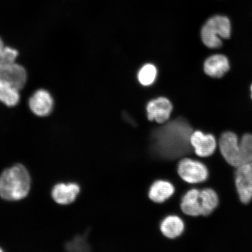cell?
I'll return each instance as SVG.
<instances>
[{"label": "cell", "mask_w": 252, "mask_h": 252, "mask_svg": "<svg viewBox=\"0 0 252 252\" xmlns=\"http://www.w3.org/2000/svg\"><path fill=\"white\" fill-rule=\"evenodd\" d=\"M2 252V250H1V248H0V252Z\"/></svg>", "instance_id": "obj_23"}, {"label": "cell", "mask_w": 252, "mask_h": 252, "mask_svg": "<svg viewBox=\"0 0 252 252\" xmlns=\"http://www.w3.org/2000/svg\"><path fill=\"white\" fill-rule=\"evenodd\" d=\"M175 188L171 183L165 181H158L151 186L149 197L154 202H164L174 193Z\"/></svg>", "instance_id": "obj_14"}, {"label": "cell", "mask_w": 252, "mask_h": 252, "mask_svg": "<svg viewBox=\"0 0 252 252\" xmlns=\"http://www.w3.org/2000/svg\"><path fill=\"white\" fill-rule=\"evenodd\" d=\"M219 146L220 153L229 165L235 168L242 165L239 141L235 134L230 131L222 134Z\"/></svg>", "instance_id": "obj_5"}, {"label": "cell", "mask_w": 252, "mask_h": 252, "mask_svg": "<svg viewBox=\"0 0 252 252\" xmlns=\"http://www.w3.org/2000/svg\"><path fill=\"white\" fill-rule=\"evenodd\" d=\"M18 52L11 47L6 46L0 38V66L5 65L15 62Z\"/></svg>", "instance_id": "obj_20"}, {"label": "cell", "mask_w": 252, "mask_h": 252, "mask_svg": "<svg viewBox=\"0 0 252 252\" xmlns=\"http://www.w3.org/2000/svg\"><path fill=\"white\" fill-rule=\"evenodd\" d=\"M190 143L195 153L201 157L212 156L216 149L217 143L213 135L204 134L200 131L192 133Z\"/></svg>", "instance_id": "obj_10"}, {"label": "cell", "mask_w": 252, "mask_h": 252, "mask_svg": "<svg viewBox=\"0 0 252 252\" xmlns=\"http://www.w3.org/2000/svg\"><path fill=\"white\" fill-rule=\"evenodd\" d=\"M80 191V187L74 183L59 184L53 188L52 196L57 203L67 205L74 202Z\"/></svg>", "instance_id": "obj_11"}, {"label": "cell", "mask_w": 252, "mask_h": 252, "mask_svg": "<svg viewBox=\"0 0 252 252\" xmlns=\"http://www.w3.org/2000/svg\"><path fill=\"white\" fill-rule=\"evenodd\" d=\"M202 216L210 215L219 203L218 195L212 189H205L200 191Z\"/></svg>", "instance_id": "obj_17"}, {"label": "cell", "mask_w": 252, "mask_h": 252, "mask_svg": "<svg viewBox=\"0 0 252 252\" xmlns=\"http://www.w3.org/2000/svg\"><path fill=\"white\" fill-rule=\"evenodd\" d=\"M178 173L183 180L189 184H198L206 181L209 171L203 163L190 159H184L179 162Z\"/></svg>", "instance_id": "obj_4"}, {"label": "cell", "mask_w": 252, "mask_h": 252, "mask_svg": "<svg viewBox=\"0 0 252 252\" xmlns=\"http://www.w3.org/2000/svg\"><path fill=\"white\" fill-rule=\"evenodd\" d=\"M160 231L163 235L170 239H174L182 235L185 225L179 217L169 216L160 223Z\"/></svg>", "instance_id": "obj_15"}, {"label": "cell", "mask_w": 252, "mask_h": 252, "mask_svg": "<svg viewBox=\"0 0 252 252\" xmlns=\"http://www.w3.org/2000/svg\"><path fill=\"white\" fill-rule=\"evenodd\" d=\"M181 206L183 212L187 215L202 216L200 191L194 189L188 191L182 198Z\"/></svg>", "instance_id": "obj_13"}, {"label": "cell", "mask_w": 252, "mask_h": 252, "mask_svg": "<svg viewBox=\"0 0 252 252\" xmlns=\"http://www.w3.org/2000/svg\"><path fill=\"white\" fill-rule=\"evenodd\" d=\"M251 92H252V86L251 88Z\"/></svg>", "instance_id": "obj_22"}, {"label": "cell", "mask_w": 252, "mask_h": 252, "mask_svg": "<svg viewBox=\"0 0 252 252\" xmlns=\"http://www.w3.org/2000/svg\"><path fill=\"white\" fill-rule=\"evenodd\" d=\"M20 100V90L11 84L0 81V102L8 107H14L18 105Z\"/></svg>", "instance_id": "obj_16"}, {"label": "cell", "mask_w": 252, "mask_h": 252, "mask_svg": "<svg viewBox=\"0 0 252 252\" xmlns=\"http://www.w3.org/2000/svg\"><path fill=\"white\" fill-rule=\"evenodd\" d=\"M172 109V103L165 97L153 99L147 106L148 119L158 124H164L171 116Z\"/></svg>", "instance_id": "obj_9"}, {"label": "cell", "mask_w": 252, "mask_h": 252, "mask_svg": "<svg viewBox=\"0 0 252 252\" xmlns=\"http://www.w3.org/2000/svg\"><path fill=\"white\" fill-rule=\"evenodd\" d=\"M157 70L155 65L151 64L144 65L138 74V80L144 86H149L155 81Z\"/></svg>", "instance_id": "obj_18"}, {"label": "cell", "mask_w": 252, "mask_h": 252, "mask_svg": "<svg viewBox=\"0 0 252 252\" xmlns=\"http://www.w3.org/2000/svg\"><path fill=\"white\" fill-rule=\"evenodd\" d=\"M27 72L25 68L17 63L0 66V81L5 82L21 90L27 81Z\"/></svg>", "instance_id": "obj_8"}, {"label": "cell", "mask_w": 252, "mask_h": 252, "mask_svg": "<svg viewBox=\"0 0 252 252\" xmlns=\"http://www.w3.org/2000/svg\"><path fill=\"white\" fill-rule=\"evenodd\" d=\"M242 165L252 162V135L247 134L243 135L239 141Z\"/></svg>", "instance_id": "obj_19"}, {"label": "cell", "mask_w": 252, "mask_h": 252, "mask_svg": "<svg viewBox=\"0 0 252 252\" xmlns=\"http://www.w3.org/2000/svg\"><path fill=\"white\" fill-rule=\"evenodd\" d=\"M31 176L21 164L5 169L0 176V196L8 201L23 199L29 193Z\"/></svg>", "instance_id": "obj_2"}, {"label": "cell", "mask_w": 252, "mask_h": 252, "mask_svg": "<svg viewBox=\"0 0 252 252\" xmlns=\"http://www.w3.org/2000/svg\"><path fill=\"white\" fill-rule=\"evenodd\" d=\"M235 185L241 202L250 203L252 199V162L236 168Z\"/></svg>", "instance_id": "obj_6"}, {"label": "cell", "mask_w": 252, "mask_h": 252, "mask_svg": "<svg viewBox=\"0 0 252 252\" xmlns=\"http://www.w3.org/2000/svg\"><path fill=\"white\" fill-rule=\"evenodd\" d=\"M67 248L70 251H86L89 249L86 239L82 236L74 239L73 241L67 245Z\"/></svg>", "instance_id": "obj_21"}, {"label": "cell", "mask_w": 252, "mask_h": 252, "mask_svg": "<svg viewBox=\"0 0 252 252\" xmlns=\"http://www.w3.org/2000/svg\"><path fill=\"white\" fill-rule=\"evenodd\" d=\"M28 104L32 112L39 117L49 115L54 108L52 94L44 89L35 91L30 97Z\"/></svg>", "instance_id": "obj_7"}, {"label": "cell", "mask_w": 252, "mask_h": 252, "mask_svg": "<svg viewBox=\"0 0 252 252\" xmlns=\"http://www.w3.org/2000/svg\"><path fill=\"white\" fill-rule=\"evenodd\" d=\"M187 120L179 118L155 129L151 135V151L160 159L174 160L188 155L193 149V131Z\"/></svg>", "instance_id": "obj_1"}, {"label": "cell", "mask_w": 252, "mask_h": 252, "mask_svg": "<svg viewBox=\"0 0 252 252\" xmlns=\"http://www.w3.org/2000/svg\"><path fill=\"white\" fill-rule=\"evenodd\" d=\"M231 23L227 17L216 15L204 24L201 32L204 45L209 48H219L222 45V39H228L231 34Z\"/></svg>", "instance_id": "obj_3"}, {"label": "cell", "mask_w": 252, "mask_h": 252, "mask_svg": "<svg viewBox=\"0 0 252 252\" xmlns=\"http://www.w3.org/2000/svg\"><path fill=\"white\" fill-rule=\"evenodd\" d=\"M229 69V63L225 56L216 55L208 58L204 64V70L206 74L214 78L223 76Z\"/></svg>", "instance_id": "obj_12"}]
</instances>
